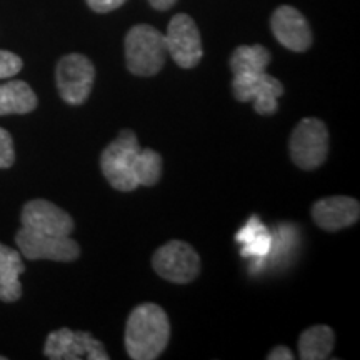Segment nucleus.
I'll use <instances>...</instances> for the list:
<instances>
[{"label":"nucleus","instance_id":"13","mask_svg":"<svg viewBox=\"0 0 360 360\" xmlns=\"http://www.w3.org/2000/svg\"><path fill=\"white\" fill-rule=\"evenodd\" d=\"M314 222L327 232H337L357 224L360 217V204L357 199L345 195L326 197L317 200L310 209Z\"/></svg>","mask_w":360,"mask_h":360},{"label":"nucleus","instance_id":"3","mask_svg":"<svg viewBox=\"0 0 360 360\" xmlns=\"http://www.w3.org/2000/svg\"><path fill=\"white\" fill-rule=\"evenodd\" d=\"M137 135L125 129L103 148L101 155V169L103 177L115 191L132 192L139 187L135 180V159L141 150Z\"/></svg>","mask_w":360,"mask_h":360},{"label":"nucleus","instance_id":"1","mask_svg":"<svg viewBox=\"0 0 360 360\" xmlns=\"http://www.w3.org/2000/svg\"><path fill=\"white\" fill-rule=\"evenodd\" d=\"M170 322L160 305L146 302L130 312L125 323V350L134 360H155L167 349Z\"/></svg>","mask_w":360,"mask_h":360},{"label":"nucleus","instance_id":"11","mask_svg":"<svg viewBox=\"0 0 360 360\" xmlns=\"http://www.w3.org/2000/svg\"><path fill=\"white\" fill-rule=\"evenodd\" d=\"M22 227L49 236H70L74 232V219L64 209L44 199L27 202L20 214Z\"/></svg>","mask_w":360,"mask_h":360},{"label":"nucleus","instance_id":"6","mask_svg":"<svg viewBox=\"0 0 360 360\" xmlns=\"http://www.w3.org/2000/svg\"><path fill=\"white\" fill-rule=\"evenodd\" d=\"M152 267L167 282L188 283L199 277L200 257L187 242L170 240L155 250Z\"/></svg>","mask_w":360,"mask_h":360},{"label":"nucleus","instance_id":"5","mask_svg":"<svg viewBox=\"0 0 360 360\" xmlns=\"http://www.w3.org/2000/svg\"><path fill=\"white\" fill-rule=\"evenodd\" d=\"M57 90L69 105H82L96 82V67L82 53H67L56 67Z\"/></svg>","mask_w":360,"mask_h":360},{"label":"nucleus","instance_id":"9","mask_svg":"<svg viewBox=\"0 0 360 360\" xmlns=\"http://www.w3.org/2000/svg\"><path fill=\"white\" fill-rule=\"evenodd\" d=\"M15 244L29 260L74 262L80 255V247L70 236H49L25 227L15 233Z\"/></svg>","mask_w":360,"mask_h":360},{"label":"nucleus","instance_id":"14","mask_svg":"<svg viewBox=\"0 0 360 360\" xmlns=\"http://www.w3.org/2000/svg\"><path fill=\"white\" fill-rule=\"evenodd\" d=\"M25 272L24 260L12 247L0 244V300L17 302L22 297L20 276Z\"/></svg>","mask_w":360,"mask_h":360},{"label":"nucleus","instance_id":"17","mask_svg":"<svg viewBox=\"0 0 360 360\" xmlns=\"http://www.w3.org/2000/svg\"><path fill=\"white\" fill-rule=\"evenodd\" d=\"M335 334L327 326H314L299 337V354L302 360H323L332 354Z\"/></svg>","mask_w":360,"mask_h":360},{"label":"nucleus","instance_id":"24","mask_svg":"<svg viewBox=\"0 0 360 360\" xmlns=\"http://www.w3.org/2000/svg\"><path fill=\"white\" fill-rule=\"evenodd\" d=\"M175 2H177V0H148V4H150L155 11H169V8H172L175 6Z\"/></svg>","mask_w":360,"mask_h":360},{"label":"nucleus","instance_id":"15","mask_svg":"<svg viewBox=\"0 0 360 360\" xmlns=\"http://www.w3.org/2000/svg\"><path fill=\"white\" fill-rule=\"evenodd\" d=\"M236 240L242 247V255L257 262L259 265L255 269H260V260L267 257L274 247V233H270L269 229L260 222L259 217L254 215L237 232Z\"/></svg>","mask_w":360,"mask_h":360},{"label":"nucleus","instance_id":"22","mask_svg":"<svg viewBox=\"0 0 360 360\" xmlns=\"http://www.w3.org/2000/svg\"><path fill=\"white\" fill-rule=\"evenodd\" d=\"M87 6L97 13H107L112 11H117L119 7H122L127 0H85Z\"/></svg>","mask_w":360,"mask_h":360},{"label":"nucleus","instance_id":"4","mask_svg":"<svg viewBox=\"0 0 360 360\" xmlns=\"http://www.w3.org/2000/svg\"><path fill=\"white\" fill-rule=\"evenodd\" d=\"M290 157L302 170L319 169L328 155V130L321 119H302L290 135Z\"/></svg>","mask_w":360,"mask_h":360},{"label":"nucleus","instance_id":"16","mask_svg":"<svg viewBox=\"0 0 360 360\" xmlns=\"http://www.w3.org/2000/svg\"><path fill=\"white\" fill-rule=\"evenodd\" d=\"M37 96L24 80H12L0 85V115L29 114L37 109Z\"/></svg>","mask_w":360,"mask_h":360},{"label":"nucleus","instance_id":"21","mask_svg":"<svg viewBox=\"0 0 360 360\" xmlns=\"http://www.w3.org/2000/svg\"><path fill=\"white\" fill-rule=\"evenodd\" d=\"M15 162V148H13L12 135L0 127V169L12 167Z\"/></svg>","mask_w":360,"mask_h":360},{"label":"nucleus","instance_id":"19","mask_svg":"<svg viewBox=\"0 0 360 360\" xmlns=\"http://www.w3.org/2000/svg\"><path fill=\"white\" fill-rule=\"evenodd\" d=\"M162 167L164 162L159 152L152 148H141L135 159V180L143 187L155 186L162 177Z\"/></svg>","mask_w":360,"mask_h":360},{"label":"nucleus","instance_id":"7","mask_svg":"<svg viewBox=\"0 0 360 360\" xmlns=\"http://www.w3.org/2000/svg\"><path fill=\"white\" fill-rule=\"evenodd\" d=\"M44 355L51 360H109L105 347L90 332H74L62 327L47 335Z\"/></svg>","mask_w":360,"mask_h":360},{"label":"nucleus","instance_id":"12","mask_svg":"<svg viewBox=\"0 0 360 360\" xmlns=\"http://www.w3.org/2000/svg\"><path fill=\"white\" fill-rule=\"evenodd\" d=\"M270 29L278 44L292 52H305L312 45V30L307 19L292 6H281L272 13Z\"/></svg>","mask_w":360,"mask_h":360},{"label":"nucleus","instance_id":"2","mask_svg":"<svg viewBox=\"0 0 360 360\" xmlns=\"http://www.w3.org/2000/svg\"><path fill=\"white\" fill-rule=\"evenodd\" d=\"M165 35L147 24L134 25L125 35V64L137 77H154L165 64Z\"/></svg>","mask_w":360,"mask_h":360},{"label":"nucleus","instance_id":"25","mask_svg":"<svg viewBox=\"0 0 360 360\" xmlns=\"http://www.w3.org/2000/svg\"><path fill=\"white\" fill-rule=\"evenodd\" d=\"M7 357H4V355H0V360H6Z\"/></svg>","mask_w":360,"mask_h":360},{"label":"nucleus","instance_id":"20","mask_svg":"<svg viewBox=\"0 0 360 360\" xmlns=\"http://www.w3.org/2000/svg\"><path fill=\"white\" fill-rule=\"evenodd\" d=\"M24 67V62L13 52L0 51V79H11Z\"/></svg>","mask_w":360,"mask_h":360},{"label":"nucleus","instance_id":"18","mask_svg":"<svg viewBox=\"0 0 360 360\" xmlns=\"http://www.w3.org/2000/svg\"><path fill=\"white\" fill-rule=\"evenodd\" d=\"M270 52L264 45H240L231 56L232 74H252L262 72L270 64Z\"/></svg>","mask_w":360,"mask_h":360},{"label":"nucleus","instance_id":"23","mask_svg":"<svg viewBox=\"0 0 360 360\" xmlns=\"http://www.w3.org/2000/svg\"><path fill=\"white\" fill-rule=\"evenodd\" d=\"M267 359L269 360H292V359H294V354H292V350L289 347L278 345V347L270 350Z\"/></svg>","mask_w":360,"mask_h":360},{"label":"nucleus","instance_id":"10","mask_svg":"<svg viewBox=\"0 0 360 360\" xmlns=\"http://www.w3.org/2000/svg\"><path fill=\"white\" fill-rule=\"evenodd\" d=\"M165 35V47L174 62L182 69H193L204 56L199 27L187 13H177L170 20Z\"/></svg>","mask_w":360,"mask_h":360},{"label":"nucleus","instance_id":"8","mask_svg":"<svg viewBox=\"0 0 360 360\" xmlns=\"http://www.w3.org/2000/svg\"><path fill=\"white\" fill-rule=\"evenodd\" d=\"M233 97L238 102H254L260 115H272L278 109V97L283 96V85L267 72L237 74L232 80Z\"/></svg>","mask_w":360,"mask_h":360}]
</instances>
